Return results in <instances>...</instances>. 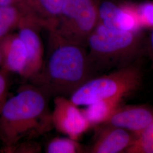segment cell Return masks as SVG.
I'll list each match as a JSON object with an SVG mask.
<instances>
[{
  "label": "cell",
  "instance_id": "1",
  "mask_svg": "<svg viewBox=\"0 0 153 153\" xmlns=\"http://www.w3.org/2000/svg\"><path fill=\"white\" fill-rule=\"evenodd\" d=\"M32 84L7 99L0 113L1 153H10L19 142L34 140L53 129L48 99Z\"/></svg>",
  "mask_w": 153,
  "mask_h": 153
},
{
  "label": "cell",
  "instance_id": "2",
  "mask_svg": "<svg viewBox=\"0 0 153 153\" xmlns=\"http://www.w3.org/2000/svg\"><path fill=\"white\" fill-rule=\"evenodd\" d=\"M48 55L31 84L49 98L70 97L78 88L97 76L86 48L49 35Z\"/></svg>",
  "mask_w": 153,
  "mask_h": 153
},
{
  "label": "cell",
  "instance_id": "3",
  "mask_svg": "<svg viewBox=\"0 0 153 153\" xmlns=\"http://www.w3.org/2000/svg\"><path fill=\"white\" fill-rule=\"evenodd\" d=\"M147 39L142 30H118L98 23L89 36L86 47L97 76L139 61L147 55Z\"/></svg>",
  "mask_w": 153,
  "mask_h": 153
},
{
  "label": "cell",
  "instance_id": "4",
  "mask_svg": "<svg viewBox=\"0 0 153 153\" xmlns=\"http://www.w3.org/2000/svg\"><path fill=\"white\" fill-rule=\"evenodd\" d=\"M139 62L93 77L78 88L69 99L78 106H87L105 99L124 97L136 90L142 83L143 73Z\"/></svg>",
  "mask_w": 153,
  "mask_h": 153
},
{
  "label": "cell",
  "instance_id": "5",
  "mask_svg": "<svg viewBox=\"0 0 153 153\" xmlns=\"http://www.w3.org/2000/svg\"><path fill=\"white\" fill-rule=\"evenodd\" d=\"M100 0H66L49 35L86 48L89 36L98 24Z\"/></svg>",
  "mask_w": 153,
  "mask_h": 153
},
{
  "label": "cell",
  "instance_id": "6",
  "mask_svg": "<svg viewBox=\"0 0 153 153\" xmlns=\"http://www.w3.org/2000/svg\"><path fill=\"white\" fill-rule=\"evenodd\" d=\"M51 118L53 128L76 140L91 127L82 109L65 97L54 98Z\"/></svg>",
  "mask_w": 153,
  "mask_h": 153
},
{
  "label": "cell",
  "instance_id": "7",
  "mask_svg": "<svg viewBox=\"0 0 153 153\" xmlns=\"http://www.w3.org/2000/svg\"><path fill=\"white\" fill-rule=\"evenodd\" d=\"M98 23L107 27L123 30H142L138 23L134 3L100 0Z\"/></svg>",
  "mask_w": 153,
  "mask_h": 153
},
{
  "label": "cell",
  "instance_id": "8",
  "mask_svg": "<svg viewBox=\"0 0 153 153\" xmlns=\"http://www.w3.org/2000/svg\"><path fill=\"white\" fill-rule=\"evenodd\" d=\"M42 28L25 16L18 28V34L26 47L27 60L22 76L31 79L40 71L44 63V49L39 31Z\"/></svg>",
  "mask_w": 153,
  "mask_h": 153
},
{
  "label": "cell",
  "instance_id": "9",
  "mask_svg": "<svg viewBox=\"0 0 153 153\" xmlns=\"http://www.w3.org/2000/svg\"><path fill=\"white\" fill-rule=\"evenodd\" d=\"M153 120V109L145 105L121 104L109 119L98 126L120 128L137 134Z\"/></svg>",
  "mask_w": 153,
  "mask_h": 153
},
{
  "label": "cell",
  "instance_id": "10",
  "mask_svg": "<svg viewBox=\"0 0 153 153\" xmlns=\"http://www.w3.org/2000/svg\"><path fill=\"white\" fill-rule=\"evenodd\" d=\"M65 1L23 0L19 4L26 16L49 33L55 27Z\"/></svg>",
  "mask_w": 153,
  "mask_h": 153
},
{
  "label": "cell",
  "instance_id": "11",
  "mask_svg": "<svg viewBox=\"0 0 153 153\" xmlns=\"http://www.w3.org/2000/svg\"><path fill=\"white\" fill-rule=\"evenodd\" d=\"M1 69L21 76L27 60L26 47L18 33H11L0 39Z\"/></svg>",
  "mask_w": 153,
  "mask_h": 153
},
{
  "label": "cell",
  "instance_id": "12",
  "mask_svg": "<svg viewBox=\"0 0 153 153\" xmlns=\"http://www.w3.org/2000/svg\"><path fill=\"white\" fill-rule=\"evenodd\" d=\"M98 133L88 153H124L136 137L135 133L114 126H100Z\"/></svg>",
  "mask_w": 153,
  "mask_h": 153
},
{
  "label": "cell",
  "instance_id": "13",
  "mask_svg": "<svg viewBox=\"0 0 153 153\" xmlns=\"http://www.w3.org/2000/svg\"><path fill=\"white\" fill-rule=\"evenodd\" d=\"M123 98L115 97L100 100L85 106L82 111L91 126H100L122 104Z\"/></svg>",
  "mask_w": 153,
  "mask_h": 153
},
{
  "label": "cell",
  "instance_id": "14",
  "mask_svg": "<svg viewBox=\"0 0 153 153\" xmlns=\"http://www.w3.org/2000/svg\"><path fill=\"white\" fill-rule=\"evenodd\" d=\"M25 16L19 4L0 6V39L18 29Z\"/></svg>",
  "mask_w": 153,
  "mask_h": 153
},
{
  "label": "cell",
  "instance_id": "15",
  "mask_svg": "<svg viewBox=\"0 0 153 153\" xmlns=\"http://www.w3.org/2000/svg\"><path fill=\"white\" fill-rule=\"evenodd\" d=\"M126 153H153V120L141 131L136 134Z\"/></svg>",
  "mask_w": 153,
  "mask_h": 153
},
{
  "label": "cell",
  "instance_id": "16",
  "mask_svg": "<svg viewBox=\"0 0 153 153\" xmlns=\"http://www.w3.org/2000/svg\"><path fill=\"white\" fill-rule=\"evenodd\" d=\"M45 152L47 153H79L85 152V150L77 140L69 137H56L48 142Z\"/></svg>",
  "mask_w": 153,
  "mask_h": 153
},
{
  "label": "cell",
  "instance_id": "17",
  "mask_svg": "<svg viewBox=\"0 0 153 153\" xmlns=\"http://www.w3.org/2000/svg\"><path fill=\"white\" fill-rule=\"evenodd\" d=\"M135 11L141 29L153 27V1L134 3Z\"/></svg>",
  "mask_w": 153,
  "mask_h": 153
},
{
  "label": "cell",
  "instance_id": "18",
  "mask_svg": "<svg viewBox=\"0 0 153 153\" xmlns=\"http://www.w3.org/2000/svg\"><path fill=\"white\" fill-rule=\"evenodd\" d=\"M26 140L19 142L12 148L9 153H39L42 151L41 145L38 142Z\"/></svg>",
  "mask_w": 153,
  "mask_h": 153
},
{
  "label": "cell",
  "instance_id": "19",
  "mask_svg": "<svg viewBox=\"0 0 153 153\" xmlns=\"http://www.w3.org/2000/svg\"><path fill=\"white\" fill-rule=\"evenodd\" d=\"M7 74L6 71L0 70V113L8 99L9 81Z\"/></svg>",
  "mask_w": 153,
  "mask_h": 153
},
{
  "label": "cell",
  "instance_id": "20",
  "mask_svg": "<svg viewBox=\"0 0 153 153\" xmlns=\"http://www.w3.org/2000/svg\"><path fill=\"white\" fill-rule=\"evenodd\" d=\"M147 55L149 56L153 67V27L147 39Z\"/></svg>",
  "mask_w": 153,
  "mask_h": 153
},
{
  "label": "cell",
  "instance_id": "21",
  "mask_svg": "<svg viewBox=\"0 0 153 153\" xmlns=\"http://www.w3.org/2000/svg\"><path fill=\"white\" fill-rule=\"evenodd\" d=\"M23 0H0V6L15 5L20 4Z\"/></svg>",
  "mask_w": 153,
  "mask_h": 153
},
{
  "label": "cell",
  "instance_id": "22",
  "mask_svg": "<svg viewBox=\"0 0 153 153\" xmlns=\"http://www.w3.org/2000/svg\"><path fill=\"white\" fill-rule=\"evenodd\" d=\"M0 65H1V55H0Z\"/></svg>",
  "mask_w": 153,
  "mask_h": 153
}]
</instances>
